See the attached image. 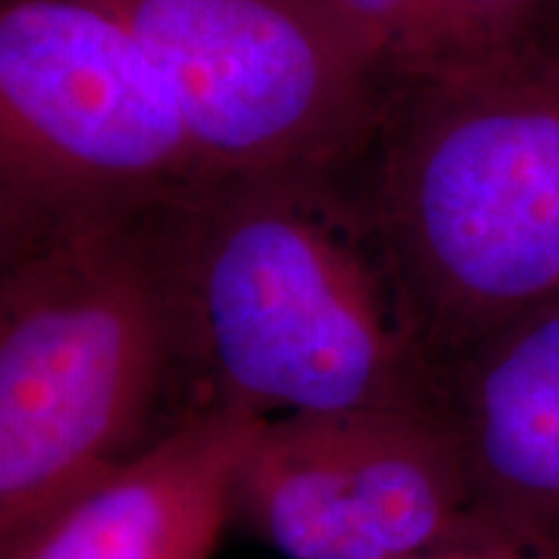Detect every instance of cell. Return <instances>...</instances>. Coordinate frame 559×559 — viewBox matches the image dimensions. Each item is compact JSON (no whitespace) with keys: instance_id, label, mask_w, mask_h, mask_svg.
Masks as SVG:
<instances>
[{"instance_id":"obj_1","label":"cell","mask_w":559,"mask_h":559,"mask_svg":"<svg viewBox=\"0 0 559 559\" xmlns=\"http://www.w3.org/2000/svg\"><path fill=\"white\" fill-rule=\"evenodd\" d=\"M194 412L440 409V376L345 171L210 179L160 210Z\"/></svg>"},{"instance_id":"obj_2","label":"cell","mask_w":559,"mask_h":559,"mask_svg":"<svg viewBox=\"0 0 559 559\" xmlns=\"http://www.w3.org/2000/svg\"><path fill=\"white\" fill-rule=\"evenodd\" d=\"M345 177L440 376L559 296V37L400 79Z\"/></svg>"},{"instance_id":"obj_3","label":"cell","mask_w":559,"mask_h":559,"mask_svg":"<svg viewBox=\"0 0 559 559\" xmlns=\"http://www.w3.org/2000/svg\"><path fill=\"white\" fill-rule=\"evenodd\" d=\"M166 202L0 251V544L200 415L160 243Z\"/></svg>"},{"instance_id":"obj_4","label":"cell","mask_w":559,"mask_h":559,"mask_svg":"<svg viewBox=\"0 0 559 559\" xmlns=\"http://www.w3.org/2000/svg\"><path fill=\"white\" fill-rule=\"evenodd\" d=\"M210 181L177 96L99 0H0V251Z\"/></svg>"},{"instance_id":"obj_5","label":"cell","mask_w":559,"mask_h":559,"mask_svg":"<svg viewBox=\"0 0 559 559\" xmlns=\"http://www.w3.org/2000/svg\"><path fill=\"white\" fill-rule=\"evenodd\" d=\"M177 96L207 179L347 171L400 75L334 0H99Z\"/></svg>"},{"instance_id":"obj_6","label":"cell","mask_w":559,"mask_h":559,"mask_svg":"<svg viewBox=\"0 0 559 559\" xmlns=\"http://www.w3.org/2000/svg\"><path fill=\"white\" fill-rule=\"evenodd\" d=\"M479 521L443 409L267 417L230 487V526L285 559H402Z\"/></svg>"},{"instance_id":"obj_7","label":"cell","mask_w":559,"mask_h":559,"mask_svg":"<svg viewBox=\"0 0 559 559\" xmlns=\"http://www.w3.org/2000/svg\"><path fill=\"white\" fill-rule=\"evenodd\" d=\"M440 409L481 519L559 555V296L445 362Z\"/></svg>"},{"instance_id":"obj_8","label":"cell","mask_w":559,"mask_h":559,"mask_svg":"<svg viewBox=\"0 0 559 559\" xmlns=\"http://www.w3.org/2000/svg\"><path fill=\"white\" fill-rule=\"evenodd\" d=\"M264 419L241 407L185 419L0 544V559H210L230 526L239 461Z\"/></svg>"},{"instance_id":"obj_9","label":"cell","mask_w":559,"mask_h":559,"mask_svg":"<svg viewBox=\"0 0 559 559\" xmlns=\"http://www.w3.org/2000/svg\"><path fill=\"white\" fill-rule=\"evenodd\" d=\"M373 37L400 79L479 58L489 47L453 0H334Z\"/></svg>"},{"instance_id":"obj_10","label":"cell","mask_w":559,"mask_h":559,"mask_svg":"<svg viewBox=\"0 0 559 559\" xmlns=\"http://www.w3.org/2000/svg\"><path fill=\"white\" fill-rule=\"evenodd\" d=\"M489 50L536 37L555 0H453Z\"/></svg>"},{"instance_id":"obj_11","label":"cell","mask_w":559,"mask_h":559,"mask_svg":"<svg viewBox=\"0 0 559 559\" xmlns=\"http://www.w3.org/2000/svg\"><path fill=\"white\" fill-rule=\"evenodd\" d=\"M402 559H559V555L523 542L481 519L472 528L461 531L459 536Z\"/></svg>"},{"instance_id":"obj_12","label":"cell","mask_w":559,"mask_h":559,"mask_svg":"<svg viewBox=\"0 0 559 559\" xmlns=\"http://www.w3.org/2000/svg\"><path fill=\"white\" fill-rule=\"evenodd\" d=\"M539 34H549V37H559V0H555V5H551L547 21H544L542 32Z\"/></svg>"}]
</instances>
